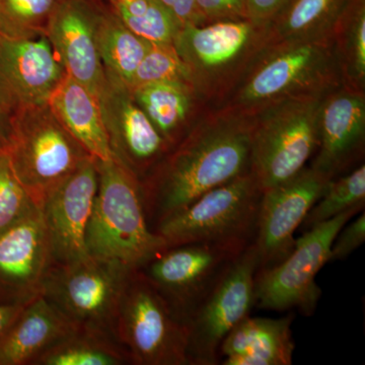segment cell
<instances>
[{"label":"cell","mask_w":365,"mask_h":365,"mask_svg":"<svg viewBox=\"0 0 365 365\" xmlns=\"http://www.w3.org/2000/svg\"><path fill=\"white\" fill-rule=\"evenodd\" d=\"M254 116L210 109L140 182L151 230L210 190L251 172Z\"/></svg>","instance_id":"obj_1"},{"label":"cell","mask_w":365,"mask_h":365,"mask_svg":"<svg viewBox=\"0 0 365 365\" xmlns=\"http://www.w3.org/2000/svg\"><path fill=\"white\" fill-rule=\"evenodd\" d=\"M107 76L100 105L113 157L143 182L170 150L121 81Z\"/></svg>","instance_id":"obj_15"},{"label":"cell","mask_w":365,"mask_h":365,"mask_svg":"<svg viewBox=\"0 0 365 365\" xmlns=\"http://www.w3.org/2000/svg\"><path fill=\"white\" fill-rule=\"evenodd\" d=\"M341 86L331 38L268 44L217 108L253 116L283 101L326 96Z\"/></svg>","instance_id":"obj_2"},{"label":"cell","mask_w":365,"mask_h":365,"mask_svg":"<svg viewBox=\"0 0 365 365\" xmlns=\"http://www.w3.org/2000/svg\"><path fill=\"white\" fill-rule=\"evenodd\" d=\"M76 328L40 294L29 302L0 343V365H34Z\"/></svg>","instance_id":"obj_22"},{"label":"cell","mask_w":365,"mask_h":365,"mask_svg":"<svg viewBox=\"0 0 365 365\" xmlns=\"http://www.w3.org/2000/svg\"><path fill=\"white\" fill-rule=\"evenodd\" d=\"M98 184L86 230L90 256L137 269L168 248L151 230L140 181L117 160H97Z\"/></svg>","instance_id":"obj_3"},{"label":"cell","mask_w":365,"mask_h":365,"mask_svg":"<svg viewBox=\"0 0 365 365\" xmlns=\"http://www.w3.org/2000/svg\"><path fill=\"white\" fill-rule=\"evenodd\" d=\"M37 207L14 174L6 153L0 155V232Z\"/></svg>","instance_id":"obj_32"},{"label":"cell","mask_w":365,"mask_h":365,"mask_svg":"<svg viewBox=\"0 0 365 365\" xmlns=\"http://www.w3.org/2000/svg\"><path fill=\"white\" fill-rule=\"evenodd\" d=\"M66 71L46 35L0 34V106L14 114L47 104Z\"/></svg>","instance_id":"obj_14"},{"label":"cell","mask_w":365,"mask_h":365,"mask_svg":"<svg viewBox=\"0 0 365 365\" xmlns=\"http://www.w3.org/2000/svg\"><path fill=\"white\" fill-rule=\"evenodd\" d=\"M131 270L90 255L67 263L52 262L42 294L74 327L101 331L117 339L118 307Z\"/></svg>","instance_id":"obj_9"},{"label":"cell","mask_w":365,"mask_h":365,"mask_svg":"<svg viewBox=\"0 0 365 365\" xmlns=\"http://www.w3.org/2000/svg\"><path fill=\"white\" fill-rule=\"evenodd\" d=\"M364 155L365 91L341 86L322 103L318 148L309 165L333 180L364 163Z\"/></svg>","instance_id":"obj_17"},{"label":"cell","mask_w":365,"mask_h":365,"mask_svg":"<svg viewBox=\"0 0 365 365\" xmlns=\"http://www.w3.org/2000/svg\"><path fill=\"white\" fill-rule=\"evenodd\" d=\"M364 210V206L352 208L309 228L282 261L257 271L256 306L270 311L297 309L304 314H314L322 297L316 277L330 262L334 240L346 223Z\"/></svg>","instance_id":"obj_10"},{"label":"cell","mask_w":365,"mask_h":365,"mask_svg":"<svg viewBox=\"0 0 365 365\" xmlns=\"http://www.w3.org/2000/svg\"><path fill=\"white\" fill-rule=\"evenodd\" d=\"M98 46L106 76L121 81L128 88L150 42L132 33L111 7L104 6L98 21Z\"/></svg>","instance_id":"obj_26"},{"label":"cell","mask_w":365,"mask_h":365,"mask_svg":"<svg viewBox=\"0 0 365 365\" xmlns=\"http://www.w3.org/2000/svg\"><path fill=\"white\" fill-rule=\"evenodd\" d=\"M98 184L97 160L91 158L46 197L41 210L49 237L52 262L67 263L88 256L86 230Z\"/></svg>","instance_id":"obj_18"},{"label":"cell","mask_w":365,"mask_h":365,"mask_svg":"<svg viewBox=\"0 0 365 365\" xmlns=\"http://www.w3.org/2000/svg\"><path fill=\"white\" fill-rule=\"evenodd\" d=\"M343 86L365 91V4L351 0L331 34Z\"/></svg>","instance_id":"obj_27"},{"label":"cell","mask_w":365,"mask_h":365,"mask_svg":"<svg viewBox=\"0 0 365 365\" xmlns=\"http://www.w3.org/2000/svg\"><path fill=\"white\" fill-rule=\"evenodd\" d=\"M262 194L253 174L247 173L203 194L153 232L168 248L206 242L245 251L256 237Z\"/></svg>","instance_id":"obj_5"},{"label":"cell","mask_w":365,"mask_h":365,"mask_svg":"<svg viewBox=\"0 0 365 365\" xmlns=\"http://www.w3.org/2000/svg\"><path fill=\"white\" fill-rule=\"evenodd\" d=\"M268 44L267 26L248 19L186 25L174 41L190 83L211 109L222 104Z\"/></svg>","instance_id":"obj_4"},{"label":"cell","mask_w":365,"mask_h":365,"mask_svg":"<svg viewBox=\"0 0 365 365\" xmlns=\"http://www.w3.org/2000/svg\"><path fill=\"white\" fill-rule=\"evenodd\" d=\"M116 337L131 364L189 365L186 326L139 269H132L120 297Z\"/></svg>","instance_id":"obj_8"},{"label":"cell","mask_w":365,"mask_h":365,"mask_svg":"<svg viewBox=\"0 0 365 365\" xmlns=\"http://www.w3.org/2000/svg\"><path fill=\"white\" fill-rule=\"evenodd\" d=\"M132 33L150 43L174 44L181 26L158 0H107Z\"/></svg>","instance_id":"obj_28"},{"label":"cell","mask_w":365,"mask_h":365,"mask_svg":"<svg viewBox=\"0 0 365 365\" xmlns=\"http://www.w3.org/2000/svg\"><path fill=\"white\" fill-rule=\"evenodd\" d=\"M51 263L44 217L37 207L0 232V304H26L42 294Z\"/></svg>","instance_id":"obj_19"},{"label":"cell","mask_w":365,"mask_h":365,"mask_svg":"<svg viewBox=\"0 0 365 365\" xmlns=\"http://www.w3.org/2000/svg\"><path fill=\"white\" fill-rule=\"evenodd\" d=\"M26 304H0V343L4 339Z\"/></svg>","instance_id":"obj_37"},{"label":"cell","mask_w":365,"mask_h":365,"mask_svg":"<svg viewBox=\"0 0 365 365\" xmlns=\"http://www.w3.org/2000/svg\"><path fill=\"white\" fill-rule=\"evenodd\" d=\"M351 0H289L268 24L269 44L329 39Z\"/></svg>","instance_id":"obj_24"},{"label":"cell","mask_w":365,"mask_h":365,"mask_svg":"<svg viewBox=\"0 0 365 365\" xmlns=\"http://www.w3.org/2000/svg\"><path fill=\"white\" fill-rule=\"evenodd\" d=\"M292 321V314L279 319L247 317L222 341V364H292L295 349Z\"/></svg>","instance_id":"obj_20"},{"label":"cell","mask_w":365,"mask_h":365,"mask_svg":"<svg viewBox=\"0 0 365 365\" xmlns=\"http://www.w3.org/2000/svg\"><path fill=\"white\" fill-rule=\"evenodd\" d=\"M365 205L364 163L344 175L331 180L323 195L307 213L302 225L311 228L328 222L350 209Z\"/></svg>","instance_id":"obj_29"},{"label":"cell","mask_w":365,"mask_h":365,"mask_svg":"<svg viewBox=\"0 0 365 365\" xmlns=\"http://www.w3.org/2000/svg\"><path fill=\"white\" fill-rule=\"evenodd\" d=\"M365 242L364 210L341 228L331 248L330 261L344 260Z\"/></svg>","instance_id":"obj_33"},{"label":"cell","mask_w":365,"mask_h":365,"mask_svg":"<svg viewBox=\"0 0 365 365\" xmlns=\"http://www.w3.org/2000/svg\"><path fill=\"white\" fill-rule=\"evenodd\" d=\"M258 260L253 244L237 259L186 325L189 365H215L227 334L256 306Z\"/></svg>","instance_id":"obj_12"},{"label":"cell","mask_w":365,"mask_h":365,"mask_svg":"<svg viewBox=\"0 0 365 365\" xmlns=\"http://www.w3.org/2000/svg\"><path fill=\"white\" fill-rule=\"evenodd\" d=\"M50 109L62 126L91 158L113 160L100 100L76 79L66 76L48 100Z\"/></svg>","instance_id":"obj_23"},{"label":"cell","mask_w":365,"mask_h":365,"mask_svg":"<svg viewBox=\"0 0 365 365\" xmlns=\"http://www.w3.org/2000/svg\"><path fill=\"white\" fill-rule=\"evenodd\" d=\"M330 181L307 165L292 179L263 191L253 242L258 270L272 267L292 251L294 232Z\"/></svg>","instance_id":"obj_13"},{"label":"cell","mask_w":365,"mask_h":365,"mask_svg":"<svg viewBox=\"0 0 365 365\" xmlns=\"http://www.w3.org/2000/svg\"><path fill=\"white\" fill-rule=\"evenodd\" d=\"M204 23L248 19L246 0H195ZM249 20V19H248Z\"/></svg>","instance_id":"obj_34"},{"label":"cell","mask_w":365,"mask_h":365,"mask_svg":"<svg viewBox=\"0 0 365 365\" xmlns=\"http://www.w3.org/2000/svg\"><path fill=\"white\" fill-rule=\"evenodd\" d=\"M103 7L98 0H62L45 32L67 76L98 98L107 81L98 46Z\"/></svg>","instance_id":"obj_16"},{"label":"cell","mask_w":365,"mask_h":365,"mask_svg":"<svg viewBox=\"0 0 365 365\" xmlns=\"http://www.w3.org/2000/svg\"><path fill=\"white\" fill-rule=\"evenodd\" d=\"M6 155L16 179L40 208L53 190L91 158L48 103L13 115V137Z\"/></svg>","instance_id":"obj_7"},{"label":"cell","mask_w":365,"mask_h":365,"mask_svg":"<svg viewBox=\"0 0 365 365\" xmlns=\"http://www.w3.org/2000/svg\"><path fill=\"white\" fill-rule=\"evenodd\" d=\"M326 96L290 98L253 115L251 173L262 191L287 182L311 163Z\"/></svg>","instance_id":"obj_6"},{"label":"cell","mask_w":365,"mask_h":365,"mask_svg":"<svg viewBox=\"0 0 365 365\" xmlns=\"http://www.w3.org/2000/svg\"><path fill=\"white\" fill-rule=\"evenodd\" d=\"M131 364L123 345L101 331L76 328L60 340L34 365H125Z\"/></svg>","instance_id":"obj_25"},{"label":"cell","mask_w":365,"mask_h":365,"mask_svg":"<svg viewBox=\"0 0 365 365\" xmlns=\"http://www.w3.org/2000/svg\"><path fill=\"white\" fill-rule=\"evenodd\" d=\"M288 2L289 0H246L248 19L256 25L268 26Z\"/></svg>","instance_id":"obj_35"},{"label":"cell","mask_w":365,"mask_h":365,"mask_svg":"<svg viewBox=\"0 0 365 365\" xmlns=\"http://www.w3.org/2000/svg\"><path fill=\"white\" fill-rule=\"evenodd\" d=\"M62 0H0V34L11 37L45 35Z\"/></svg>","instance_id":"obj_30"},{"label":"cell","mask_w":365,"mask_h":365,"mask_svg":"<svg viewBox=\"0 0 365 365\" xmlns=\"http://www.w3.org/2000/svg\"><path fill=\"white\" fill-rule=\"evenodd\" d=\"M170 150L178 145L211 109L191 83L167 81L131 91Z\"/></svg>","instance_id":"obj_21"},{"label":"cell","mask_w":365,"mask_h":365,"mask_svg":"<svg viewBox=\"0 0 365 365\" xmlns=\"http://www.w3.org/2000/svg\"><path fill=\"white\" fill-rule=\"evenodd\" d=\"M167 81H182L190 83L188 71L184 66L174 44L150 43L141 60L128 88Z\"/></svg>","instance_id":"obj_31"},{"label":"cell","mask_w":365,"mask_h":365,"mask_svg":"<svg viewBox=\"0 0 365 365\" xmlns=\"http://www.w3.org/2000/svg\"><path fill=\"white\" fill-rule=\"evenodd\" d=\"M13 137V116L0 106V155L7 153Z\"/></svg>","instance_id":"obj_38"},{"label":"cell","mask_w":365,"mask_h":365,"mask_svg":"<svg viewBox=\"0 0 365 365\" xmlns=\"http://www.w3.org/2000/svg\"><path fill=\"white\" fill-rule=\"evenodd\" d=\"M242 252L193 242L170 247L137 269L186 326Z\"/></svg>","instance_id":"obj_11"},{"label":"cell","mask_w":365,"mask_h":365,"mask_svg":"<svg viewBox=\"0 0 365 365\" xmlns=\"http://www.w3.org/2000/svg\"><path fill=\"white\" fill-rule=\"evenodd\" d=\"M182 26L203 25L204 21L197 9L195 0H158Z\"/></svg>","instance_id":"obj_36"}]
</instances>
